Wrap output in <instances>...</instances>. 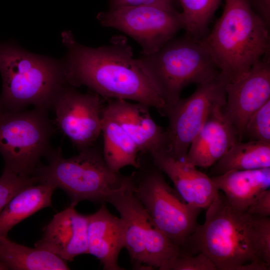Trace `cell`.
<instances>
[{
  "instance_id": "1",
  "label": "cell",
  "mask_w": 270,
  "mask_h": 270,
  "mask_svg": "<svg viewBox=\"0 0 270 270\" xmlns=\"http://www.w3.org/2000/svg\"><path fill=\"white\" fill-rule=\"evenodd\" d=\"M62 36L68 50L64 66L68 85L85 86L104 98L132 100L164 114V100L133 58L126 37L114 36L108 45L94 48L79 44L70 31Z\"/></svg>"
},
{
  "instance_id": "2",
  "label": "cell",
  "mask_w": 270,
  "mask_h": 270,
  "mask_svg": "<svg viewBox=\"0 0 270 270\" xmlns=\"http://www.w3.org/2000/svg\"><path fill=\"white\" fill-rule=\"evenodd\" d=\"M206 208L204 223L198 225L182 250L203 253L216 270L270 269L259 249L256 216L234 207L220 191Z\"/></svg>"
},
{
  "instance_id": "3",
  "label": "cell",
  "mask_w": 270,
  "mask_h": 270,
  "mask_svg": "<svg viewBox=\"0 0 270 270\" xmlns=\"http://www.w3.org/2000/svg\"><path fill=\"white\" fill-rule=\"evenodd\" d=\"M200 41L228 82L269 55V28L248 0H225L221 16Z\"/></svg>"
},
{
  "instance_id": "4",
  "label": "cell",
  "mask_w": 270,
  "mask_h": 270,
  "mask_svg": "<svg viewBox=\"0 0 270 270\" xmlns=\"http://www.w3.org/2000/svg\"><path fill=\"white\" fill-rule=\"evenodd\" d=\"M2 111H20L28 106L48 110L68 84L63 65L10 43L0 44Z\"/></svg>"
},
{
  "instance_id": "5",
  "label": "cell",
  "mask_w": 270,
  "mask_h": 270,
  "mask_svg": "<svg viewBox=\"0 0 270 270\" xmlns=\"http://www.w3.org/2000/svg\"><path fill=\"white\" fill-rule=\"evenodd\" d=\"M136 60L164 100V114L180 98L186 86L206 83L220 73L200 40L186 34L173 38L156 52L142 54Z\"/></svg>"
},
{
  "instance_id": "6",
  "label": "cell",
  "mask_w": 270,
  "mask_h": 270,
  "mask_svg": "<svg viewBox=\"0 0 270 270\" xmlns=\"http://www.w3.org/2000/svg\"><path fill=\"white\" fill-rule=\"evenodd\" d=\"M92 146L66 158L62 156L60 148L52 150L46 157L48 164L40 163L36 170L38 182L62 190L74 206L84 200L106 202L108 196L121 186L126 176L112 170L102 154Z\"/></svg>"
},
{
  "instance_id": "7",
  "label": "cell",
  "mask_w": 270,
  "mask_h": 270,
  "mask_svg": "<svg viewBox=\"0 0 270 270\" xmlns=\"http://www.w3.org/2000/svg\"><path fill=\"white\" fill-rule=\"evenodd\" d=\"M48 111L34 108L0 113V154L4 170L34 176L41 158L52 150L50 139L55 130Z\"/></svg>"
},
{
  "instance_id": "8",
  "label": "cell",
  "mask_w": 270,
  "mask_h": 270,
  "mask_svg": "<svg viewBox=\"0 0 270 270\" xmlns=\"http://www.w3.org/2000/svg\"><path fill=\"white\" fill-rule=\"evenodd\" d=\"M106 202L120 214L124 226V248L134 263L159 269L179 254V248L152 222L133 192L131 175L126 176L121 186L108 196Z\"/></svg>"
},
{
  "instance_id": "9",
  "label": "cell",
  "mask_w": 270,
  "mask_h": 270,
  "mask_svg": "<svg viewBox=\"0 0 270 270\" xmlns=\"http://www.w3.org/2000/svg\"><path fill=\"white\" fill-rule=\"evenodd\" d=\"M131 177L133 192L152 224L182 250L198 224L202 208L186 202L158 168L146 170L140 178L136 173Z\"/></svg>"
},
{
  "instance_id": "10",
  "label": "cell",
  "mask_w": 270,
  "mask_h": 270,
  "mask_svg": "<svg viewBox=\"0 0 270 270\" xmlns=\"http://www.w3.org/2000/svg\"><path fill=\"white\" fill-rule=\"evenodd\" d=\"M96 18L102 26L118 30L134 38L142 54L156 52L183 28L180 12L170 4L119 7L100 12Z\"/></svg>"
},
{
  "instance_id": "11",
  "label": "cell",
  "mask_w": 270,
  "mask_h": 270,
  "mask_svg": "<svg viewBox=\"0 0 270 270\" xmlns=\"http://www.w3.org/2000/svg\"><path fill=\"white\" fill-rule=\"evenodd\" d=\"M228 81L220 73L216 78L198 84L194 92L180 98L166 109L168 118L167 150L175 158L184 159L192 142L218 106L226 103Z\"/></svg>"
},
{
  "instance_id": "12",
  "label": "cell",
  "mask_w": 270,
  "mask_h": 270,
  "mask_svg": "<svg viewBox=\"0 0 270 270\" xmlns=\"http://www.w3.org/2000/svg\"><path fill=\"white\" fill-rule=\"evenodd\" d=\"M102 98L94 92L82 94L69 85L54 104V124L79 150L92 146L102 133Z\"/></svg>"
},
{
  "instance_id": "13",
  "label": "cell",
  "mask_w": 270,
  "mask_h": 270,
  "mask_svg": "<svg viewBox=\"0 0 270 270\" xmlns=\"http://www.w3.org/2000/svg\"><path fill=\"white\" fill-rule=\"evenodd\" d=\"M268 56L255 63L241 78L226 84V103L222 110L236 130L239 141L243 138L248 119L270 100Z\"/></svg>"
},
{
  "instance_id": "14",
  "label": "cell",
  "mask_w": 270,
  "mask_h": 270,
  "mask_svg": "<svg viewBox=\"0 0 270 270\" xmlns=\"http://www.w3.org/2000/svg\"><path fill=\"white\" fill-rule=\"evenodd\" d=\"M150 154L155 166L168 176L176 190L188 204L206 208L218 194L210 177L184 160L175 158L166 149Z\"/></svg>"
},
{
  "instance_id": "15",
  "label": "cell",
  "mask_w": 270,
  "mask_h": 270,
  "mask_svg": "<svg viewBox=\"0 0 270 270\" xmlns=\"http://www.w3.org/2000/svg\"><path fill=\"white\" fill-rule=\"evenodd\" d=\"M70 206L58 212L44 228L42 238L34 246L46 250L65 261L88 254L87 216Z\"/></svg>"
},
{
  "instance_id": "16",
  "label": "cell",
  "mask_w": 270,
  "mask_h": 270,
  "mask_svg": "<svg viewBox=\"0 0 270 270\" xmlns=\"http://www.w3.org/2000/svg\"><path fill=\"white\" fill-rule=\"evenodd\" d=\"M149 106L142 103H130L124 100H108L104 110L122 126L140 153L152 154L166 149V131L152 118Z\"/></svg>"
},
{
  "instance_id": "17",
  "label": "cell",
  "mask_w": 270,
  "mask_h": 270,
  "mask_svg": "<svg viewBox=\"0 0 270 270\" xmlns=\"http://www.w3.org/2000/svg\"><path fill=\"white\" fill-rule=\"evenodd\" d=\"M218 106L195 137L183 159L196 166L206 168L216 164L239 141L238 132Z\"/></svg>"
},
{
  "instance_id": "18",
  "label": "cell",
  "mask_w": 270,
  "mask_h": 270,
  "mask_svg": "<svg viewBox=\"0 0 270 270\" xmlns=\"http://www.w3.org/2000/svg\"><path fill=\"white\" fill-rule=\"evenodd\" d=\"M88 254L98 258L105 270H122L118 257L124 248V226L122 220L110 212L104 204L87 215Z\"/></svg>"
},
{
  "instance_id": "19",
  "label": "cell",
  "mask_w": 270,
  "mask_h": 270,
  "mask_svg": "<svg viewBox=\"0 0 270 270\" xmlns=\"http://www.w3.org/2000/svg\"><path fill=\"white\" fill-rule=\"evenodd\" d=\"M210 178L230 205L246 211L264 191L270 188V168L232 170Z\"/></svg>"
},
{
  "instance_id": "20",
  "label": "cell",
  "mask_w": 270,
  "mask_h": 270,
  "mask_svg": "<svg viewBox=\"0 0 270 270\" xmlns=\"http://www.w3.org/2000/svg\"><path fill=\"white\" fill-rule=\"evenodd\" d=\"M104 138L102 156L108 166L114 172L126 166L141 167L138 160L139 150L120 124L102 110V132Z\"/></svg>"
},
{
  "instance_id": "21",
  "label": "cell",
  "mask_w": 270,
  "mask_h": 270,
  "mask_svg": "<svg viewBox=\"0 0 270 270\" xmlns=\"http://www.w3.org/2000/svg\"><path fill=\"white\" fill-rule=\"evenodd\" d=\"M56 189L51 184L38 183L20 190L0 212V236H7L20 222L42 208L51 206Z\"/></svg>"
},
{
  "instance_id": "22",
  "label": "cell",
  "mask_w": 270,
  "mask_h": 270,
  "mask_svg": "<svg viewBox=\"0 0 270 270\" xmlns=\"http://www.w3.org/2000/svg\"><path fill=\"white\" fill-rule=\"evenodd\" d=\"M0 262L14 270H66V262L56 254L38 248L17 244L0 236Z\"/></svg>"
},
{
  "instance_id": "23",
  "label": "cell",
  "mask_w": 270,
  "mask_h": 270,
  "mask_svg": "<svg viewBox=\"0 0 270 270\" xmlns=\"http://www.w3.org/2000/svg\"><path fill=\"white\" fill-rule=\"evenodd\" d=\"M270 168V143L238 141L213 165L211 172L219 176L232 170Z\"/></svg>"
},
{
  "instance_id": "24",
  "label": "cell",
  "mask_w": 270,
  "mask_h": 270,
  "mask_svg": "<svg viewBox=\"0 0 270 270\" xmlns=\"http://www.w3.org/2000/svg\"><path fill=\"white\" fill-rule=\"evenodd\" d=\"M186 34L200 40L206 35L208 26L222 0H178Z\"/></svg>"
},
{
  "instance_id": "25",
  "label": "cell",
  "mask_w": 270,
  "mask_h": 270,
  "mask_svg": "<svg viewBox=\"0 0 270 270\" xmlns=\"http://www.w3.org/2000/svg\"><path fill=\"white\" fill-rule=\"evenodd\" d=\"M250 139L270 143V100L256 110L248 119L244 132Z\"/></svg>"
},
{
  "instance_id": "26",
  "label": "cell",
  "mask_w": 270,
  "mask_h": 270,
  "mask_svg": "<svg viewBox=\"0 0 270 270\" xmlns=\"http://www.w3.org/2000/svg\"><path fill=\"white\" fill-rule=\"evenodd\" d=\"M37 183L34 176H24L4 170L0 177V212L20 190Z\"/></svg>"
},
{
  "instance_id": "27",
  "label": "cell",
  "mask_w": 270,
  "mask_h": 270,
  "mask_svg": "<svg viewBox=\"0 0 270 270\" xmlns=\"http://www.w3.org/2000/svg\"><path fill=\"white\" fill-rule=\"evenodd\" d=\"M160 270H217L214 262L204 254L182 253L168 260Z\"/></svg>"
},
{
  "instance_id": "28",
  "label": "cell",
  "mask_w": 270,
  "mask_h": 270,
  "mask_svg": "<svg viewBox=\"0 0 270 270\" xmlns=\"http://www.w3.org/2000/svg\"><path fill=\"white\" fill-rule=\"evenodd\" d=\"M258 242L264 262L270 268V218L257 216Z\"/></svg>"
},
{
  "instance_id": "29",
  "label": "cell",
  "mask_w": 270,
  "mask_h": 270,
  "mask_svg": "<svg viewBox=\"0 0 270 270\" xmlns=\"http://www.w3.org/2000/svg\"><path fill=\"white\" fill-rule=\"evenodd\" d=\"M246 212L252 215L270 216V190L264 191L248 207Z\"/></svg>"
},
{
  "instance_id": "30",
  "label": "cell",
  "mask_w": 270,
  "mask_h": 270,
  "mask_svg": "<svg viewBox=\"0 0 270 270\" xmlns=\"http://www.w3.org/2000/svg\"><path fill=\"white\" fill-rule=\"evenodd\" d=\"M251 6L263 22L270 28V0H248Z\"/></svg>"
},
{
  "instance_id": "31",
  "label": "cell",
  "mask_w": 270,
  "mask_h": 270,
  "mask_svg": "<svg viewBox=\"0 0 270 270\" xmlns=\"http://www.w3.org/2000/svg\"><path fill=\"white\" fill-rule=\"evenodd\" d=\"M174 0H110V9L119 7L135 6L157 3L172 4Z\"/></svg>"
},
{
  "instance_id": "32",
  "label": "cell",
  "mask_w": 270,
  "mask_h": 270,
  "mask_svg": "<svg viewBox=\"0 0 270 270\" xmlns=\"http://www.w3.org/2000/svg\"><path fill=\"white\" fill-rule=\"evenodd\" d=\"M8 270V268L2 262H0V270Z\"/></svg>"
},
{
  "instance_id": "33",
  "label": "cell",
  "mask_w": 270,
  "mask_h": 270,
  "mask_svg": "<svg viewBox=\"0 0 270 270\" xmlns=\"http://www.w3.org/2000/svg\"><path fill=\"white\" fill-rule=\"evenodd\" d=\"M2 112V110L1 108H0V113Z\"/></svg>"
}]
</instances>
